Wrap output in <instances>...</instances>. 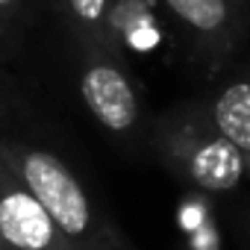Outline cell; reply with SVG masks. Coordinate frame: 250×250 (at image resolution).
<instances>
[{
	"label": "cell",
	"mask_w": 250,
	"mask_h": 250,
	"mask_svg": "<svg viewBox=\"0 0 250 250\" xmlns=\"http://www.w3.org/2000/svg\"><path fill=\"white\" fill-rule=\"evenodd\" d=\"M0 162L33 191L74 250H124L130 244L83 174L53 145L0 127Z\"/></svg>",
	"instance_id": "obj_1"
},
{
	"label": "cell",
	"mask_w": 250,
	"mask_h": 250,
	"mask_svg": "<svg viewBox=\"0 0 250 250\" xmlns=\"http://www.w3.org/2000/svg\"><path fill=\"white\" fill-rule=\"evenodd\" d=\"M147 147L171 177L206 197L227 194L247 177L244 153L218 133L200 100H180L153 115Z\"/></svg>",
	"instance_id": "obj_2"
},
{
	"label": "cell",
	"mask_w": 250,
	"mask_h": 250,
	"mask_svg": "<svg viewBox=\"0 0 250 250\" xmlns=\"http://www.w3.org/2000/svg\"><path fill=\"white\" fill-rule=\"evenodd\" d=\"M68 56L77 94L97 127L118 145L133 147L142 139L147 142V94L124 50L106 44H83L68 47Z\"/></svg>",
	"instance_id": "obj_3"
},
{
	"label": "cell",
	"mask_w": 250,
	"mask_h": 250,
	"mask_svg": "<svg viewBox=\"0 0 250 250\" xmlns=\"http://www.w3.org/2000/svg\"><path fill=\"white\" fill-rule=\"evenodd\" d=\"M183 36L188 59L221 77L250 39V6L241 0H159Z\"/></svg>",
	"instance_id": "obj_4"
},
{
	"label": "cell",
	"mask_w": 250,
	"mask_h": 250,
	"mask_svg": "<svg viewBox=\"0 0 250 250\" xmlns=\"http://www.w3.org/2000/svg\"><path fill=\"white\" fill-rule=\"evenodd\" d=\"M0 241L6 250H74L33 191L0 162Z\"/></svg>",
	"instance_id": "obj_5"
},
{
	"label": "cell",
	"mask_w": 250,
	"mask_h": 250,
	"mask_svg": "<svg viewBox=\"0 0 250 250\" xmlns=\"http://www.w3.org/2000/svg\"><path fill=\"white\" fill-rule=\"evenodd\" d=\"M221 74L224 80L197 100L218 133L229 139L244 153V159H250V59Z\"/></svg>",
	"instance_id": "obj_6"
},
{
	"label": "cell",
	"mask_w": 250,
	"mask_h": 250,
	"mask_svg": "<svg viewBox=\"0 0 250 250\" xmlns=\"http://www.w3.org/2000/svg\"><path fill=\"white\" fill-rule=\"evenodd\" d=\"M50 6L62 24L68 47H83V44L118 47L112 33L115 0H50Z\"/></svg>",
	"instance_id": "obj_7"
},
{
	"label": "cell",
	"mask_w": 250,
	"mask_h": 250,
	"mask_svg": "<svg viewBox=\"0 0 250 250\" xmlns=\"http://www.w3.org/2000/svg\"><path fill=\"white\" fill-rule=\"evenodd\" d=\"M39 0H0V62H9L36 18Z\"/></svg>",
	"instance_id": "obj_8"
},
{
	"label": "cell",
	"mask_w": 250,
	"mask_h": 250,
	"mask_svg": "<svg viewBox=\"0 0 250 250\" xmlns=\"http://www.w3.org/2000/svg\"><path fill=\"white\" fill-rule=\"evenodd\" d=\"M238 232H241V238H244V247L250 250V206L238 215Z\"/></svg>",
	"instance_id": "obj_9"
},
{
	"label": "cell",
	"mask_w": 250,
	"mask_h": 250,
	"mask_svg": "<svg viewBox=\"0 0 250 250\" xmlns=\"http://www.w3.org/2000/svg\"><path fill=\"white\" fill-rule=\"evenodd\" d=\"M124 250H136V247H133V244H127V247H124Z\"/></svg>",
	"instance_id": "obj_10"
},
{
	"label": "cell",
	"mask_w": 250,
	"mask_h": 250,
	"mask_svg": "<svg viewBox=\"0 0 250 250\" xmlns=\"http://www.w3.org/2000/svg\"><path fill=\"white\" fill-rule=\"evenodd\" d=\"M247 177H250V159H247Z\"/></svg>",
	"instance_id": "obj_11"
},
{
	"label": "cell",
	"mask_w": 250,
	"mask_h": 250,
	"mask_svg": "<svg viewBox=\"0 0 250 250\" xmlns=\"http://www.w3.org/2000/svg\"><path fill=\"white\" fill-rule=\"evenodd\" d=\"M241 3H244V6H250V0H241Z\"/></svg>",
	"instance_id": "obj_12"
},
{
	"label": "cell",
	"mask_w": 250,
	"mask_h": 250,
	"mask_svg": "<svg viewBox=\"0 0 250 250\" xmlns=\"http://www.w3.org/2000/svg\"><path fill=\"white\" fill-rule=\"evenodd\" d=\"M0 250H6V247H3V241H0Z\"/></svg>",
	"instance_id": "obj_13"
}]
</instances>
